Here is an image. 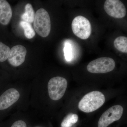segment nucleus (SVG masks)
<instances>
[{
  "label": "nucleus",
  "instance_id": "obj_1",
  "mask_svg": "<svg viewBox=\"0 0 127 127\" xmlns=\"http://www.w3.org/2000/svg\"><path fill=\"white\" fill-rule=\"evenodd\" d=\"M105 101V96L101 92L93 91L84 95L78 103V108L84 112H92L101 107Z\"/></svg>",
  "mask_w": 127,
  "mask_h": 127
},
{
  "label": "nucleus",
  "instance_id": "obj_2",
  "mask_svg": "<svg viewBox=\"0 0 127 127\" xmlns=\"http://www.w3.org/2000/svg\"><path fill=\"white\" fill-rule=\"evenodd\" d=\"M34 27L39 35L46 37L49 35L51 32V22L50 15L47 11L40 8L35 14Z\"/></svg>",
  "mask_w": 127,
  "mask_h": 127
},
{
  "label": "nucleus",
  "instance_id": "obj_3",
  "mask_svg": "<svg viewBox=\"0 0 127 127\" xmlns=\"http://www.w3.org/2000/svg\"><path fill=\"white\" fill-rule=\"evenodd\" d=\"M67 86V81L64 78L56 77L52 78L48 84L50 98L55 101L61 99L65 92Z\"/></svg>",
  "mask_w": 127,
  "mask_h": 127
},
{
  "label": "nucleus",
  "instance_id": "obj_4",
  "mask_svg": "<svg viewBox=\"0 0 127 127\" xmlns=\"http://www.w3.org/2000/svg\"><path fill=\"white\" fill-rule=\"evenodd\" d=\"M71 26L73 32L80 39L86 40L91 35L92 30L91 23L84 17H76L72 21Z\"/></svg>",
  "mask_w": 127,
  "mask_h": 127
},
{
  "label": "nucleus",
  "instance_id": "obj_5",
  "mask_svg": "<svg viewBox=\"0 0 127 127\" xmlns=\"http://www.w3.org/2000/svg\"><path fill=\"white\" fill-rule=\"evenodd\" d=\"M115 67V61L112 58L101 57L89 63L87 66V69L92 73H106L113 70Z\"/></svg>",
  "mask_w": 127,
  "mask_h": 127
},
{
  "label": "nucleus",
  "instance_id": "obj_6",
  "mask_svg": "<svg viewBox=\"0 0 127 127\" xmlns=\"http://www.w3.org/2000/svg\"><path fill=\"white\" fill-rule=\"evenodd\" d=\"M123 108L120 105L113 106L104 112L98 123V127H107L115 121L120 119L122 116Z\"/></svg>",
  "mask_w": 127,
  "mask_h": 127
},
{
  "label": "nucleus",
  "instance_id": "obj_7",
  "mask_svg": "<svg viewBox=\"0 0 127 127\" xmlns=\"http://www.w3.org/2000/svg\"><path fill=\"white\" fill-rule=\"evenodd\" d=\"M103 7L106 13L114 18H123L127 14L125 5L119 0H107Z\"/></svg>",
  "mask_w": 127,
  "mask_h": 127
},
{
  "label": "nucleus",
  "instance_id": "obj_8",
  "mask_svg": "<svg viewBox=\"0 0 127 127\" xmlns=\"http://www.w3.org/2000/svg\"><path fill=\"white\" fill-rule=\"evenodd\" d=\"M27 50L22 45H17L10 50L8 61L11 65L18 66L25 62L27 55Z\"/></svg>",
  "mask_w": 127,
  "mask_h": 127
},
{
  "label": "nucleus",
  "instance_id": "obj_9",
  "mask_svg": "<svg viewBox=\"0 0 127 127\" xmlns=\"http://www.w3.org/2000/svg\"><path fill=\"white\" fill-rule=\"evenodd\" d=\"M20 94L16 89L10 88L0 95V111L6 110L18 101Z\"/></svg>",
  "mask_w": 127,
  "mask_h": 127
},
{
  "label": "nucleus",
  "instance_id": "obj_10",
  "mask_svg": "<svg viewBox=\"0 0 127 127\" xmlns=\"http://www.w3.org/2000/svg\"><path fill=\"white\" fill-rule=\"evenodd\" d=\"M12 15L11 7L5 0H0V23L4 26L8 25Z\"/></svg>",
  "mask_w": 127,
  "mask_h": 127
},
{
  "label": "nucleus",
  "instance_id": "obj_11",
  "mask_svg": "<svg viewBox=\"0 0 127 127\" xmlns=\"http://www.w3.org/2000/svg\"><path fill=\"white\" fill-rule=\"evenodd\" d=\"M25 12L22 15L21 18L24 21L29 23L34 22L35 13L32 6L31 4H27L25 6Z\"/></svg>",
  "mask_w": 127,
  "mask_h": 127
},
{
  "label": "nucleus",
  "instance_id": "obj_12",
  "mask_svg": "<svg viewBox=\"0 0 127 127\" xmlns=\"http://www.w3.org/2000/svg\"><path fill=\"white\" fill-rule=\"evenodd\" d=\"M114 45L119 51L127 53V38L126 37L120 36L117 37L114 40Z\"/></svg>",
  "mask_w": 127,
  "mask_h": 127
},
{
  "label": "nucleus",
  "instance_id": "obj_13",
  "mask_svg": "<svg viewBox=\"0 0 127 127\" xmlns=\"http://www.w3.org/2000/svg\"><path fill=\"white\" fill-rule=\"evenodd\" d=\"M78 116L77 114L70 113L66 116L62 122L61 127H71L77 122Z\"/></svg>",
  "mask_w": 127,
  "mask_h": 127
},
{
  "label": "nucleus",
  "instance_id": "obj_14",
  "mask_svg": "<svg viewBox=\"0 0 127 127\" xmlns=\"http://www.w3.org/2000/svg\"><path fill=\"white\" fill-rule=\"evenodd\" d=\"M20 25L24 29L25 36L28 39H31L35 35V32L30 23L22 21L20 22Z\"/></svg>",
  "mask_w": 127,
  "mask_h": 127
},
{
  "label": "nucleus",
  "instance_id": "obj_15",
  "mask_svg": "<svg viewBox=\"0 0 127 127\" xmlns=\"http://www.w3.org/2000/svg\"><path fill=\"white\" fill-rule=\"evenodd\" d=\"M10 47L0 41V62L5 61L9 57Z\"/></svg>",
  "mask_w": 127,
  "mask_h": 127
},
{
  "label": "nucleus",
  "instance_id": "obj_16",
  "mask_svg": "<svg viewBox=\"0 0 127 127\" xmlns=\"http://www.w3.org/2000/svg\"><path fill=\"white\" fill-rule=\"evenodd\" d=\"M64 56L67 61H70L72 58V47L70 43L66 42L64 48Z\"/></svg>",
  "mask_w": 127,
  "mask_h": 127
},
{
  "label": "nucleus",
  "instance_id": "obj_17",
  "mask_svg": "<svg viewBox=\"0 0 127 127\" xmlns=\"http://www.w3.org/2000/svg\"><path fill=\"white\" fill-rule=\"evenodd\" d=\"M11 127H27L26 124L22 120L16 121L12 125Z\"/></svg>",
  "mask_w": 127,
  "mask_h": 127
}]
</instances>
